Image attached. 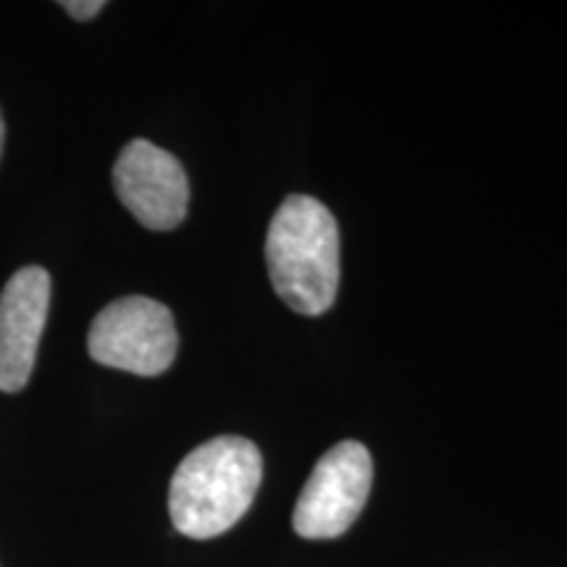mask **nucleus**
Masks as SVG:
<instances>
[{
    "instance_id": "f257e3e1",
    "label": "nucleus",
    "mask_w": 567,
    "mask_h": 567,
    "mask_svg": "<svg viewBox=\"0 0 567 567\" xmlns=\"http://www.w3.org/2000/svg\"><path fill=\"white\" fill-rule=\"evenodd\" d=\"M264 481V457L250 439L216 436L176 467L168 513L182 536L216 538L237 526Z\"/></svg>"
},
{
    "instance_id": "f03ea898",
    "label": "nucleus",
    "mask_w": 567,
    "mask_h": 567,
    "mask_svg": "<svg viewBox=\"0 0 567 567\" xmlns=\"http://www.w3.org/2000/svg\"><path fill=\"white\" fill-rule=\"evenodd\" d=\"M276 295L295 313L321 316L339 289V226L321 200L289 195L276 210L266 239Z\"/></svg>"
},
{
    "instance_id": "7ed1b4c3",
    "label": "nucleus",
    "mask_w": 567,
    "mask_h": 567,
    "mask_svg": "<svg viewBox=\"0 0 567 567\" xmlns=\"http://www.w3.org/2000/svg\"><path fill=\"white\" fill-rule=\"evenodd\" d=\"M95 363L134 375H161L174 365L179 334L172 310L151 297H122L105 305L90 326Z\"/></svg>"
},
{
    "instance_id": "20e7f679",
    "label": "nucleus",
    "mask_w": 567,
    "mask_h": 567,
    "mask_svg": "<svg viewBox=\"0 0 567 567\" xmlns=\"http://www.w3.org/2000/svg\"><path fill=\"white\" fill-rule=\"evenodd\" d=\"M373 484L371 452L360 442L331 446L318 460L295 505L292 526L302 538H337L363 513Z\"/></svg>"
},
{
    "instance_id": "39448f33",
    "label": "nucleus",
    "mask_w": 567,
    "mask_h": 567,
    "mask_svg": "<svg viewBox=\"0 0 567 567\" xmlns=\"http://www.w3.org/2000/svg\"><path fill=\"white\" fill-rule=\"evenodd\" d=\"M118 200L145 229L172 231L189 208L187 172L172 153L147 140H132L113 166Z\"/></svg>"
},
{
    "instance_id": "423d86ee",
    "label": "nucleus",
    "mask_w": 567,
    "mask_h": 567,
    "mask_svg": "<svg viewBox=\"0 0 567 567\" xmlns=\"http://www.w3.org/2000/svg\"><path fill=\"white\" fill-rule=\"evenodd\" d=\"M51 308V274L42 266L17 271L0 292V392L30 384Z\"/></svg>"
},
{
    "instance_id": "0eeeda50",
    "label": "nucleus",
    "mask_w": 567,
    "mask_h": 567,
    "mask_svg": "<svg viewBox=\"0 0 567 567\" xmlns=\"http://www.w3.org/2000/svg\"><path fill=\"white\" fill-rule=\"evenodd\" d=\"M61 9L66 11L71 19L90 21L105 9V3L103 0H87V3H84V0H66V3H61Z\"/></svg>"
},
{
    "instance_id": "6e6552de",
    "label": "nucleus",
    "mask_w": 567,
    "mask_h": 567,
    "mask_svg": "<svg viewBox=\"0 0 567 567\" xmlns=\"http://www.w3.org/2000/svg\"><path fill=\"white\" fill-rule=\"evenodd\" d=\"M3 137H6V126H3V116H0V155H3Z\"/></svg>"
}]
</instances>
